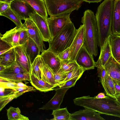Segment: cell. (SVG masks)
Here are the masks:
<instances>
[{"instance_id": "1", "label": "cell", "mask_w": 120, "mask_h": 120, "mask_svg": "<svg viewBox=\"0 0 120 120\" xmlns=\"http://www.w3.org/2000/svg\"><path fill=\"white\" fill-rule=\"evenodd\" d=\"M76 105L91 109L101 114L120 118V104L116 100L109 96L103 98L84 96L73 100Z\"/></svg>"}, {"instance_id": "2", "label": "cell", "mask_w": 120, "mask_h": 120, "mask_svg": "<svg viewBox=\"0 0 120 120\" xmlns=\"http://www.w3.org/2000/svg\"><path fill=\"white\" fill-rule=\"evenodd\" d=\"M113 0H104L98 7L95 16L101 48L106 39L112 34L111 26Z\"/></svg>"}, {"instance_id": "3", "label": "cell", "mask_w": 120, "mask_h": 120, "mask_svg": "<svg viewBox=\"0 0 120 120\" xmlns=\"http://www.w3.org/2000/svg\"><path fill=\"white\" fill-rule=\"evenodd\" d=\"M81 22L84 26L83 45L89 52L95 56L98 55V33L95 15L90 9L83 13Z\"/></svg>"}, {"instance_id": "4", "label": "cell", "mask_w": 120, "mask_h": 120, "mask_svg": "<svg viewBox=\"0 0 120 120\" xmlns=\"http://www.w3.org/2000/svg\"><path fill=\"white\" fill-rule=\"evenodd\" d=\"M77 29L71 22L48 42V50L57 55L70 47L75 37Z\"/></svg>"}, {"instance_id": "5", "label": "cell", "mask_w": 120, "mask_h": 120, "mask_svg": "<svg viewBox=\"0 0 120 120\" xmlns=\"http://www.w3.org/2000/svg\"><path fill=\"white\" fill-rule=\"evenodd\" d=\"M48 14L56 17L65 14H70L78 10L83 2L82 0H44Z\"/></svg>"}, {"instance_id": "6", "label": "cell", "mask_w": 120, "mask_h": 120, "mask_svg": "<svg viewBox=\"0 0 120 120\" xmlns=\"http://www.w3.org/2000/svg\"><path fill=\"white\" fill-rule=\"evenodd\" d=\"M69 14L48 18L47 21L52 38L60 33L68 24L71 22Z\"/></svg>"}, {"instance_id": "7", "label": "cell", "mask_w": 120, "mask_h": 120, "mask_svg": "<svg viewBox=\"0 0 120 120\" xmlns=\"http://www.w3.org/2000/svg\"><path fill=\"white\" fill-rule=\"evenodd\" d=\"M23 24L26 28L29 37L37 45L40 52H43L45 48L42 35L33 21L30 18L26 19Z\"/></svg>"}, {"instance_id": "8", "label": "cell", "mask_w": 120, "mask_h": 120, "mask_svg": "<svg viewBox=\"0 0 120 120\" xmlns=\"http://www.w3.org/2000/svg\"><path fill=\"white\" fill-rule=\"evenodd\" d=\"M93 56L83 45L77 54L75 60L78 65L85 71L94 69L95 67V62Z\"/></svg>"}, {"instance_id": "9", "label": "cell", "mask_w": 120, "mask_h": 120, "mask_svg": "<svg viewBox=\"0 0 120 120\" xmlns=\"http://www.w3.org/2000/svg\"><path fill=\"white\" fill-rule=\"evenodd\" d=\"M29 16L40 30L43 41L48 42L51 40L52 38L48 26L47 19L44 18L35 11L30 14Z\"/></svg>"}, {"instance_id": "10", "label": "cell", "mask_w": 120, "mask_h": 120, "mask_svg": "<svg viewBox=\"0 0 120 120\" xmlns=\"http://www.w3.org/2000/svg\"><path fill=\"white\" fill-rule=\"evenodd\" d=\"M84 39V26L83 24L77 29L74 39L69 47L70 62L75 61L76 55L83 44Z\"/></svg>"}, {"instance_id": "11", "label": "cell", "mask_w": 120, "mask_h": 120, "mask_svg": "<svg viewBox=\"0 0 120 120\" xmlns=\"http://www.w3.org/2000/svg\"><path fill=\"white\" fill-rule=\"evenodd\" d=\"M11 8L21 20L30 18V14L35 11L29 4L22 0H15L11 4Z\"/></svg>"}, {"instance_id": "12", "label": "cell", "mask_w": 120, "mask_h": 120, "mask_svg": "<svg viewBox=\"0 0 120 120\" xmlns=\"http://www.w3.org/2000/svg\"><path fill=\"white\" fill-rule=\"evenodd\" d=\"M70 88L67 87L55 88L56 93L52 98L42 107L39 108L41 110H54L60 108L65 95Z\"/></svg>"}, {"instance_id": "13", "label": "cell", "mask_w": 120, "mask_h": 120, "mask_svg": "<svg viewBox=\"0 0 120 120\" xmlns=\"http://www.w3.org/2000/svg\"><path fill=\"white\" fill-rule=\"evenodd\" d=\"M16 61L26 72L31 75L32 64L29 57L22 45L14 47Z\"/></svg>"}, {"instance_id": "14", "label": "cell", "mask_w": 120, "mask_h": 120, "mask_svg": "<svg viewBox=\"0 0 120 120\" xmlns=\"http://www.w3.org/2000/svg\"><path fill=\"white\" fill-rule=\"evenodd\" d=\"M70 114L71 120H105L100 113L91 109L85 108Z\"/></svg>"}, {"instance_id": "15", "label": "cell", "mask_w": 120, "mask_h": 120, "mask_svg": "<svg viewBox=\"0 0 120 120\" xmlns=\"http://www.w3.org/2000/svg\"><path fill=\"white\" fill-rule=\"evenodd\" d=\"M45 63L56 73L60 69L61 61L58 56L51 51L45 50L40 55Z\"/></svg>"}, {"instance_id": "16", "label": "cell", "mask_w": 120, "mask_h": 120, "mask_svg": "<svg viewBox=\"0 0 120 120\" xmlns=\"http://www.w3.org/2000/svg\"><path fill=\"white\" fill-rule=\"evenodd\" d=\"M110 36L106 39L101 48L99 58L95 62V67L97 68H101L104 67L112 55L109 42Z\"/></svg>"}, {"instance_id": "17", "label": "cell", "mask_w": 120, "mask_h": 120, "mask_svg": "<svg viewBox=\"0 0 120 120\" xmlns=\"http://www.w3.org/2000/svg\"><path fill=\"white\" fill-rule=\"evenodd\" d=\"M111 30L112 34L120 35V0H113Z\"/></svg>"}, {"instance_id": "18", "label": "cell", "mask_w": 120, "mask_h": 120, "mask_svg": "<svg viewBox=\"0 0 120 120\" xmlns=\"http://www.w3.org/2000/svg\"><path fill=\"white\" fill-rule=\"evenodd\" d=\"M104 67L107 74L112 79L120 81V63L115 59L112 55Z\"/></svg>"}, {"instance_id": "19", "label": "cell", "mask_w": 120, "mask_h": 120, "mask_svg": "<svg viewBox=\"0 0 120 120\" xmlns=\"http://www.w3.org/2000/svg\"><path fill=\"white\" fill-rule=\"evenodd\" d=\"M21 28L18 29L16 27L7 31L0 38L12 47L20 45L19 37Z\"/></svg>"}, {"instance_id": "20", "label": "cell", "mask_w": 120, "mask_h": 120, "mask_svg": "<svg viewBox=\"0 0 120 120\" xmlns=\"http://www.w3.org/2000/svg\"><path fill=\"white\" fill-rule=\"evenodd\" d=\"M30 82L37 90L41 92H46L55 90L56 86L50 84L42 79L39 78L34 74L30 75Z\"/></svg>"}, {"instance_id": "21", "label": "cell", "mask_w": 120, "mask_h": 120, "mask_svg": "<svg viewBox=\"0 0 120 120\" xmlns=\"http://www.w3.org/2000/svg\"><path fill=\"white\" fill-rule=\"evenodd\" d=\"M23 45L32 65L35 59L40 55V52L39 48L36 43L30 37Z\"/></svg>"}, {"instance_id": "22", "label": "cell", "mask_w": 120, "mask_h": 120, "mask_svg": "<svg viewBox=\"0 0 120 120\" xmlns=\"http://www.w3.org/2000/svg\"><path fill=\"white\" fill-rule=\"evenodd\" d=\"M30 5L35 12L47 19L48 13L44 0H22Z\"/></svg>"}, {"instance_id": "23", "label": "cell", "mask_w": 120, "mask_h": 120, "mask_svg": "<svg viewBox=\"0 0 120 120\" xmlns=\"http://www.w3.org/2000/svg\"><path fill=\"white\" fill-rule=\"evenodd\" d=\"M27 72L16 61L11 65L0 72V77L7 78L21 73Z\"/></svg>"}, {"instance_id": "24", "label": "cell", "mask_w": 120, "mask_h": 120, "mask_svg": "<svg viewBox=\"0 0 120 120\" xmlns=\"http://www.w3.org/2000/svg\"><path fill=\"white\" fill-rule=\"evenodd\" d=\"M109 42L112 56L120 63V35H110Z\"/></svg>"}, {"instance_id": "25", "label": "cell", "mask_w": 120, "mask_h": 120, "mask_svg": "<svg viewBox=\"0 0 120 120\" xmlns=\"http://www.w3.org/2000/svg\"><path fill=\"white\" fill-rule=\"evenodd\" d=\"M16 61L14 47L0 55V64L8 67Z\"/></svg>"}, {"instance_id": "26", "label": "cell", "mask_w": 120, "mask_h": 120, "mask_svg": "<svg viewBox=\"0 0 120 120\" xmlns=\"http://www.w3.org/2000/svg\"><path fill=\"white\" fill-rule=\"evenodd\" d=\"M41 59L42 79L49 83L57 86L54 81V73L49 67L45 63L42 58Z\"/></svg>"}, {"instance_id": "27", "label": "cell", "mask_w": 120, "mask_h": 120, "mask_svg": "<svg viewBox=\"0 0 120 120\" xmlns=\"http://www.w3.org/2000/svg\"><path fill=\"white\" fill-rule=\"evenodd\" d=\"M0 15L11 20L15 23L17 28H22L24 27L20 18L12 10L11 7L4 12L0 13Z\"/></svg>"}, {"instance_id": "28", "label": "cell", "mask_w": 120, "mask_h": 120, "mask_svg": "<svg viewBox=\"0 0 120 120\" xmlns=\"http://www.w3.org/2000/svg\"><path fill=\"white\" fill-rule=\"evenodd\" d=\"M7 115L8 120H28V118L21 113L18 107H10L7 110Z\"/></svg>"}, {"instance_id": "29", "label": "cell", "mask_w": 120, "mask_h": 120, "mask_svg": "<svg viewBox=\"0 0 120 120\" xmlns=\"http://www.w3.org/2000/svg\"><path fill=\"white\" fill-rule=\"evenodd\" d=\"M70 114L67 108L53 110L51 114L53 117L50 120H71Z\"/></svg>"}, {"instance_id": "30", "label": "cell", "mask_w": 120, "mask_h": 120, "mask_svg": "<svg viewBox=\"0 0 120 120\" xmlns=\"http://www.w3.org/2000/svg\"><path fill=\"white\" fill-rule=\"evenodd\" d=\"M105 84L106 90V95L116 100L114 82L112 78L107 74L105 78Z\"/></svg>"}, {"instance_id": "31", "label": "cell", "mask_w": 120, "mask_h": 120, "mask_svg": "<svg viewBox=\"0 0 120 120\" xmlns=\"http://www.w3.org/2000/svg\"><path fill=\"white\" fill-rule=\"evenodd\" d=\"M42 61L40 55L35 59L32 65L31 74L32 73L38 78L42 79Z\"/></svg>"}, {"instance_id": "32", "label": "cell", "mask_w": 120, "mask_h": 120, "mask_svg": "<svg viewBox=\"0 0 120 120\" xmlns=\"http://www.w3.org/2000/svg\"><path fill=\"white\" fill-rule=\"evenodd\" d=\"M23 94L21 92H18L6 96H0V111H1L9 102Z\"/></svg>"}, {"instance_id": "33", "label": "cell", "mask_w": 120, "mask_h": 120, "mask_svg": "<svg viewBox=\"0 0 120 120\" xmlns=\"http://www.w3.org/2000/svg\"><path fill=\"white\" fill-rule=\"evenodd\" d=\"M30 74L27 72L19 73L5 78L15 82L22 81H30Z\"/></svg>"}, {"instance_id": "34", "label": "cell", "mask_w": 120, "mask_h": 120, "mask_svg": "<svg viewBox=\"0 0 120 120\" xmlns=\"http://www.w3.org/2000/svg\"><path fill=\"white\" fill-rule=\"evenodd\" d=\"M85 71L82 68L80 67L70 71L68 73L65 79L62 84L76 77L80 78Z\"/></svg>"}, {"instance_id": "35", "label": "cell", "mask_w": 120, "mask_h": 120, "mask_svg": "<svg viewBox=\"0 0 120 120\" xmlns=\"http://www.w3.org/2000/svg\"><path fill=\"white\" fill-rule=\"evenodd\" d=\"M79 67L75 61L68 62L61 61V67L58 71L62 72L68 73Z\"/></svg>"}, {"instance_id": "36", "label": "cell", "mask_w": 120, "mask_h": 120, "mask_svg": "<svg viewBox=\"0 0 120 120\" xmlns=\"http://www.w3.org/2000/svg\"><path fill=\"white\" fill-rule=\"evenodd\" d=\"M97 70L98 76L99 78L100 82L106 94V90L105 84V78L107 74L106 70L104 67L101 68H97Z\"/></svg>"}, {"instance_id": "37", "label": "cell", "mask_w": 120, "mask_h": 120, "mask_svg": "<svg viewBox=\"0 0 120 120\" xmlns=\"http://www.w3.org/2000/svg\"><path fill=\"white\" fill-rule=\"evenodd\" d=\"M29 37L27 30L25 26L21 28L19 37V45H23L28 40Z\"/></svg>"}, {"instance_id": "38", "label": "cell", "mask_w": 120, "mask_h": 120, "mask_svg": "<svg viewBox=\"0 0 120 120\" xmlns=\"http://www.w3.org/2000/svg\"><path fill=\"white\" fill-rule=\"evenodd\" d=\"M68 73L58 71L54 74V81L57 86L62 84L64 81Z\"/></svg>"}, {"instance_id": "39", "label": "cell", "mask_w": 120, "mask_h": 120, "mask_svg": "<svg viewBox=\"0 0 120 120\" xmlns=\"http://www.w3.org/2000/svg\"><path fill=\"white\" fill-rule=\"evenodd\" d=\"M70 48H69L59 53L58 55L62 62H68L69 61Z\"/></svg>"}, {"instance_id": "40", "label": "cell", "mask_w": 120, "mask_h": 120, "mask_svg": "<svg viewBox=\"0 0 120 120\" xmlns=\"http://www.w3.org/2000/svg\"><path fill=\"white\" fill-rule=\"evenodd\" d=\"M78 77H76L69 80L58 86L59 88H63L67 87L70 88L74 86L77 81L79 79Z\"/></svg>"}, {"instance_id": "41", "label": "cell", "mask_w": 120, "mask_h": 120, "mask_svg": "<svg viewBox=\"0 0 120 120\" xmlns=\"http://www.w3.org/2000/svg\"><path fill=\"white\" fill-rule=\"evenodd\" d=\"M12 48L8 43L0 38V55L8 51Z\"/></svg>"}, {"instance_id": "42", "label": "cell", "mask_w": 120, "mask_h": 120, "mask_svg": "<svg viewBox=\"0 0 120 120\" xmlns=\"http://www.w3.org/2000/svg\"><path fill=\"white\" fill-rule=\"evenodd\" d=\"M13 90L14 91L15 93L21 92L24 94L27 92L35 91L36 89L33 87L29 86L27 87H17Z\"/></svg>"}, {"instance_id": "43", "label": "cell", "mask_w": 120, "mask_h": 120, "mask_svg": "<svg viewBox=\"0 0 120 120\" xmlns=\"http://www.w3.org/2000/svg\"><path fill=\"white\" fill-rule=\"evenodd\" d=\"M0 86L5 88L11 89L13 90L15 88L18 87L16 82H0Z\"/></svg>"}, {"instance_id": "44", "label": "cell", "mask_w": 120, "mask_h": 120, "mask_svg": "<svg viewBox=\"0 0 120 120\" xmlns=\"http://www.w3.org/2000/svg\"><path fill=\"white\" fill-rule=\"evenodd\" d=\"M11 2L0 1V13H2L11 7Z\"/></svg>"}, {"instance_id": "45", "label": "cell", "mask_w": 120, "mask_h": 120, "mask_svg": "<svg viewBox=\"0 0 120 120\" xmlns=\"http://www.w3.org/2000/svg\"><path fill=\"white\" fill-rule=\"evenodd\" d=\"M0 96H6L14 93V91L13 90L5 88L0 86Z\"/></svg>"}, {"instance_id": "46", "label": "cell", "mask_w": 120, "mask_h": 120, "mask_svg": "<svg viewBox=\"0 0 120 120\" xmlns=\"http://www.w3.org/2000/svg\"><path fill=\"white\" fill-rule=\"evenodd\" d=\"M116 92V96L120 95V85L115 80L112 79Z\"/></svg>"}, {"instance_id": "47", "label": "cell", "mask_w": 120, "mask_h": 120, "mask_svg": "<svg viewBox=\"0 0 120 120\" xmlns=\"http://www.w3.org/2000/svg\"><path fill=\"white\" fill-rule=\"evenodd\" d=\"M16 84L18 87H29V86L24 84L22 82H17Z\"/></svg>"}, {"instance_id": "48", "label": "cell", "mask_w": 120, "mask_h": 120, "mask_svg": "<svg viewBox=\"0 0 120 120\" xmlns=\"http://www.w3.org/2000/svg\"><path fill=\"white\" fill-rule=\"evenodd\" d=\"M95 97L97 98H103L106 97L105 94L103 93H99L97 96H95Z\"/></svg>"}, {"instance_id": "49", "label": "cell", "mask_w": 120, "mask_h": 120, "mask_svg": "<svg viewBox=\"0 0 120 120\" xmlns=\"http://www.w3.org/2000/svg\"><path fill=\"white\" fill-rule=\"evenodd\" d=\"M83 1L88 3H98L100 2L102 0H82Z\"/></svg>"}, {"instance_id": "50", "label": "cell", "mask_w": 120, "mask_h": 120, "mask_svg": "<svg viewBox=\"0 0 120 120\" xmlns=\"http://www.w3.org/2000/svg\"><path fill=\"white\" fill-rule=\"evenodd\" d=\"M7 67L4 65L0 64V72L4 69Z\"/></svg>"}, {"instance_id": "51", "label": "cell", "mask_w": 120, "mask_h": 120, "mask_svg": "<svg viewBox=\"0 0 120 120\" xmlns=\"http://www.w3.org/2000/svg\"><path fill=\"white\" fill-rule=\"evenodd\" d=\"M116 100L119 104H120V95L116 96Z\"/></svg>"}, {"instance_id": "52", "label": "cell", "mask_w": 120, "mask_h": 120, "mask_svg": "<svg viewBox=\"0 0 120 120\" xmlns=\"http://www.w3.org/2000/svg\"><path fill=\"white\" fill-rule=\"evenodd\" d=\"M15 0H0V1L11 2Z\"/></svg>"}, {"instance_id": "53", "label": "cell", "mask_w": 120, "mask_h": 120, "mask_svg": "<svg viewBox=\"0 0 120 120\" xmlns=\"http://www.w3.org/2000/svg\"><path fill=\"white\" fill-rule=\"evenodd\" d=\"M116 81L118 82V83H119V84L120 85V81Z\"/></svg>"}]
</instances>
